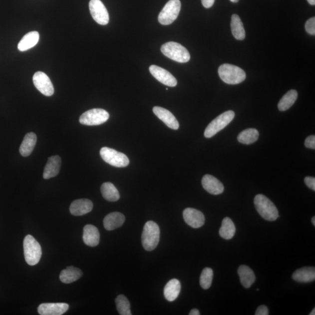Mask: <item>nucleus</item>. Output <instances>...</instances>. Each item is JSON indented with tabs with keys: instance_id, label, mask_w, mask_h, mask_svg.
<instances>
[{
	"instance_id": "1",
	"label": "nucleus",
	"mask_w": 315,
	"mask_h": 315,
	"mask_svg": "<svg viewBox=\"0 0 315 315\" xmlns=\"http://www.w3.org/2000/svg\"><path fill=\"white\" fill-rule=\"evenodd\" d=\"M160 238V229L158 225L152 221L145 223L142 234V244L147 251H152L157 248Z\"/></svg>"
},
{
	"instance_id": "2",
	"label": "nucleus",
	"mask_w": 315,
	"mask_h": 315,
	"mask_svg": "<svg viewBox=\"0 0 315 315\" xmlns=\"http://www.w3.org/2000/svg\"><path fill=\"white\" fill-rule=\"evenodd\" d=\"M254 204L256 210L265 220L273 221L279 217L278 209L267 197L263 195H256Z\"/></svg>"
},
{
	"instance_id": "3",
	"label": "nucleus",
	"mask_w": 315,
	"mask_h": 315,
	"mask_svg": "<svg viewBox=\"0 0 315 315\" xmlns=\"http://www.w3.org/2000/svg\"><path fill=\"white\" fill-rule=\"evenodd\" d=\"M220 77L226 84L235 85L245 81L247 75L242 68L230 64L221 65L219 68Z\"/></svg>"
},
{
	"instance_id": "4",
	"label": "nucleus",
	"mask_w": 315,
	"mask_h": 315,
	"mask_svg": "<svg viewBox=\"0 0 315 315\" xmlns=\"http://www.w3.org/2000/svg\"><path fill=\"white\" fill-rule=\"evenodd\" d=\"M161 50L165 56L178 63H187L190 59L189 51L182 44L174 41L164 44Z\"/></svg>"
},
{
	"instance_id": "5",
	"label": "nucleus",
	"mask_w": 315,
	"mask_h": 315,
	"mask_svg": "<svg viewBox=\"0 0 315 315\" xmlns=\"http://www.w3.org/2000/svg\"><path fill=\"white\" fill-rule=\"evenodd\" d=\"M23 250L27 264L34 266L39 263L41 256V248L39 242L32 235H27L24 239Z\"/></svg>"
},
{
	"instance_id": "6",
	"label": "nucleus",
	"mask_w": 315,
	"mask_h": 315,
	"mask_svg": "<svg viewBox=\"0 0 315 315\" xmlns=\"http://www.w3.org/2000/svg\"><path fill=\"white\" fill-rule=\"evenodd\" d=\"M235 117V113L233 110H228L216 117L207 127L204 131V136L211 138L215 136L219 131L227 126Z\"/></svg>"
},
{
	"instance_id": "7",
	"label": "nucleus",
	"mask_w": 315,
	"mask_h": 315,
	"mask_svg": "<svg viewBox=\"0 0 315 315\" xmlns=\"http://www.w3.org/2000/svg\"><path fill=\"white\" fill-rule=\"evenodd\" d=\"M181 9L180 0H169L159 14V22L163 25H170L177 19Z\"/></svg>"
},
{
	"instance_id": "8",
	"label": "nucleus",
	"mask_w": 315,
	"mask_h": 315,
	"mask_svg": "<svg viewBox=\"0 0 315 315\" xmlns=\"http://www.w3.org/2000/svg\"><path fill=\"white\" fill-rule=\"evenodd\" d=\"M100 155L104 161L113 167L124 168L129 164V160L127 156L112 148L103 147L100 151Z\"/></svg>"
},
{
	"instance_id": "9",
	"label": "nucleus",
	"mask_w": 315,
	"mask_h": 315,
	"mask_svg": "<svg viewBox=\"0 0 315 315\" xmlns=\"http://www.w3.org/2000/svg\"><path fill=\"white\" fill-rule=\"evenodd\" d=\"M109 114L102 109H92L83 113L79 117V123L86 126H98L105 123Z\"/></svg>"
},
{
	"instance_id": "10",
	"label": "nucleus",
	"mask_w": 315,
	"mask_h": 315,
	"mask_svg": "<svg viewBox=\"0 0 315 315\" xmlns=\"http://www.w3.org/2000/svg\"><path fill=\"white\" fill-rule=\"evenodd\" d=\"M89 7L93 19L101 25H106L109 23V15L105 6L100 0H91Z\"/></svg>"
},
{
	"instance_id": "11",
	"label": "nucleus",
	"mask_w": 315,
	"mask_h": 315,
	"mask_svg": "<svg viewBox=\"0 0 315 315\" xmlns=\"http://www.w3.org/2000/svg\"><path fill=\"white\" fill-rule=\"evenodd\" d=\"M34 85L42 94L46 96L53 95L54 89L48 76L43 72L38 71L33 77Z\"/></svg>"
},
{
	"instance_id": "12",
	"label": "nucleus",
	"mask_w": 315,
	"mask_h": 315,
	"mask_svg": "<svg viewBox=\"0 0 315 315\" xmlns=\"http://www.w3.org/2000/svg\"><path fill=\"white\" fill-rule=\"evenodd\" d=\"M149 70L152 76L162 84L171 87H175L177 85L178 82L174 76L165 69L152 65L149 68Z\"/></svg>"
},
{
	"instance_id": "13",
	"label": "nucleus",
	"mask_w": 315,
	"mask_h": 315,
	"mask_svg": "<svg viewBox=\"0 0 315 315\" xmlns=\"http://www.w3.org/2000/svg\"><path fill=\"white\" fill-rule=\"evenodd\" d=\"M185 223L193 228L202 227L205 223V217L200 211L187 208L183 212Z\"/></svg>"
},
{
	"instance_id": "14",
	"label": "nucleus",
	"mask_w": 315,
	"mask_h": 315,
	"mask_svg": "<svg viewBox=\"0 0 315 315\" xmlns=\"http://www.w3.org/2000/svg\"><path fill=\"white\" fill-rule=\"evenodd\" d=\"M69 306L65 303H43L38 307L41 315H61L68 311Z\"/></svg>"
},
{
	"instance_id": "15",
	"label": "nucleus",
	"mask_w": 315,
	"mask_h": 315,
	"mask_svg": "<svg viewBox=\"0 0 315 315\" xmlns=\"http://www.w3.org/2000/svg\"><path fill=\"white\" fill-rule=\"evenodd\" d=\"M202 183L203 188L212 195H219L224 192V186L223 183L212 175H204Z\"/></svg>"
},
{
	"instance_id": "16",
	"label": "nucleus",
	"mask_w": 315,
	"mask_h": 315,
	"mask_svg": "<svg viewBox=\"0 0 315 315\" xmlns=\"http://www.w3.org/2000/svg\"><path fill=\"white\" fill-rule=\"evenodd\" d=\"M153 112L159 119L163 122L168 127L173 130H178L179 124L177 119L173 114L168 110L161 108V107L155 106L153 108Z\"/></svg>"
},
{
	"instance_id": "17",
	"label": "nucleus",
	"mask_w": 315,
	"mask_h": 315,
	"mask_svg": "<svg viewBox=\"0 0 315 315\" xmlns=\"http://www.w3.org/2000/svg\"><path fill=\"white\" fill-rule=\"evenodd\" d=\"M93 203L88 199H78L74 201L70 207V213L74 216H81L91 212Z\"/></svg>"
},
{
	"instance_id": "18",
	"label": "nucleus",
	"mask_w": 315,
	"mask_h": 315,
	"mask_svg": "<svg viewBox=\"0 0 315 315\" xmlns=\"http://www.w3.org/2000/svg\"><path fill=\"white\" fill-rule=\"evenodd\" d=\"M82 238L85 244L88 247H96L100 241V234L98 228L92 225H86L84 228Z\"/></svg>"
},
{
	"instance_id": "19",
	"label": "nucleus",
	"mask_w": 315,
	"mask_h": 315,
	"mask_svg": "<svg viewBox=\"0 0 315 315\" xmlns=\"http://www.w3.org/2000/svg\"><path fill=\"white\" fill-rule=\"evenodd\" d=\"M61 160L59 156H52L48 158L44 169L43 178L48 179L56 176L59 173Z\"/></svg>"
},
{
	"instance_id": "20",
	"label": "nucleus",
	"mask_w": 315,
	"mask_h": 315,
	"mask_svg": "<svg viewBox=\"0 0 315 315\" xmlns=\"http://www.w3.org/2000/svg\"><path fill=\"white\" fill-rule=\"evenodd\" d=\"M125 222V217L119 212H113L108 214L103 220V226L108 231L117 229L123 226Z\"/></svg>"
},
{
	"instance_id": "21",
	"label": "nucleus",
	"mask_w": 315,
	"mask_h": 315,
	"mask_svg": "<svg viewBox=\"0 0 315 315\" xmlns=\"http://www.w3.org/2000/svg\"><path fill=\"white\" fill-rule=\"evenodd\" d=\"M293 279L299 283H308L315 281V269L314 267H304L293 273Z\"/></svg>"
},
{
	"instance_id": "22",
	"label": "nucleus",
	"mask_w": 315,
	"mask_h": 315,
	"mask_svg": "<svg viewBox=\"0 0 315 315\" xmlns=\"http://www.w3.org/2000/svg\"><path fill=\"white\" fill-rule=\"evenodd\" d=\"M181 283L177 279H172L166 285L164 294L165 299L172 302L178 297L181 292Z\"/></svg>"
},
{
	"instance_id": "23",
	"label": "nucleus",
	"mask_w": 315,
	"mask_h": 315,
	"mask_svg": "<svg viewBox=\"0 0 315 315\" xmlns=\"http://www.w3.org/2000/svg\"><path fill=\"white\" fill-rule=\"evenodd\" d=\"M39 40V33L36 31L27 33L22 37L18 44L19 51H25L35 46Z\"/></svg>"
},
{
	"instance_id": "24",
	"label": "nucleus",
	"mask_w": 315,
	"mask_h": 315,
	"mask_svg": "<svg viewBox=\"0 0 315 315\" xmlns=\"http://www.w3.org/2000/svg\"><path fill=\"white\" fill-rule=\"evenodd\" d=\"M37 141L36 135L29 133L25 135L19 148L20 154L24 157H28L32 153Z\"/></svg>"
},
{
	"instance_id": "25",
	"label": "nucleus",
	"mask_w": 315,
	"mask_h": 315,
	"mask_svg": "<svg viewBox=\"0 0 315 315\" xmlns=\"http://www.w3.org/2000/svg\"><path fill=\"white\" fill-rule=\"evenodd\" d=\"M242 285L246 289L250 288L256 280L254 272L247 266L242 265L238 270Z\"/></svg>"
},
{
	"instance_id": "26",
	"label": "nucleus",
	"mask_w": 315,
	"mask_h": 315,
	"mask_svg": "<svg viewBox=\"0 0 315 315\" xmlns=\"http://www.w3.org/2000/svg\"><path fill=\"white\" fill-rule=\"evenodd\" d=\"M82 275V273L80 269L74 268L73 266H69L61 271L60 280L64 284H70L80 279Z\"/></svg>"
},
{
	"instance_id": "27",
	"label": "nucleus",
	"mask_w": 315,
	"mask_h": 315,
	"mask_svg": "<svg viewBox=\"0 0 315 315\" xmlns=\"http://www.w3.org/2000/svg\"><path fill=\"white\" fill-rule=\"evenodd\" d=\"M231 27L232 33L235 39L237 40H244L245 38L246 33L243 23H242L240 17L237 14L232 16Z\"/></svg>"
},
{
	"instance_id": "28",
	"label": "nucleus",
	"mask_w": 315,
	"mask_h": 315,
	"mask_svg": "<svg viewBox=\"0 0 315 315\" xmlns=\"http://www.w3.org/2000/svg\"><path fill=\"white\" fill-rule=\"evenodd\" d=\"M103 198L109 202H116L120 199V194L116 187L110 182L103 183L100 188Z\"/></svg>"
},
{
	"instance_id": "29",
	"label": "nucleus",
	"mask_w": 315,
	"mask_h": 315,
	"mask_svg": "<svg viewBox=\"0 0 315 315\" xmlns=\"http://www.w3.org/2000/svg\"><path fill=\"white\" fill-rule=\"evenodd\" d=\"M235 231L236 228L233 221L230 218H225L219 231L220 236L225 240H229L234 237Z\"/></svg>"
},
{
	"instance_id": "30",
	"label": "nucleus",
	"mask_w": 315,
	"mask_h": 315,
	"mask_svg": "<svg viewBox=\"0 0 315 315\" xmlns=\"http://www.w3.org/2000/svg\"><path fill=\"white\" fill-rule=\"evenodd\" d=\"M298 98V92L296 90H290L283 96L278 104V108L280 111H286L295 103Z\"/></svg>"
},
{
	"instance_id": "31",
	"label": "nucleus",
	"mask_w": 315,
	"mask_h": 315,
	"mask_svg": "<svg viewBox=\"0 0 315 315\" xmlns=\"http://www.w3.org/2000/svg\"><path fill=\"white\" fill-rule=\"evenodd\" d=\"M259 131L255 129H248L238 135V140L241 143L249 145L255 143L258 140Z\"/></svg>"
},
{
	"instance_id": "32",
	"label": "nucleus",
	"mask_w": 315,
	"mask_h": 315,
	"mask_svg": "<svg viewBox=\"0 0 315 315\" xmlns=\"http://www.w3.org/2000/svg\"><path fill=\"white\" fill-rule=\"evenodd\" d=\"M117 310L121 315H131L129 300L123 295L117 296L115 300Z\"/></svg>"
},
{
	"instance_id": "33",
	"label": "nucleus",
	"mask_w": 315,
	"mask_h": 315,
	"mask_svg": "<svg viewBox=\"0 0 315 315\" xmlns=\"http://www.w3.org/2000/svg\"><path fill=\"white\" fill-rule=\"evenodd\" d=\"M213 279V271L212 269L206 268L203 269L200 278V285L204 290L210 288Z\"/></svg>"
},
{
	"instance_id": "34",
	"label": "nucleus",
	"mask_w": 315,
	"mask_h": 315,
	"mask_svg": "<svg viewBox=\"0 0 315 315\" xmlns=\"http://www.w3.org/2000/svg\"><path fill=\"white\" fill-rule=\"evenodd\" d=\"M306 29L307 32L312 34V35H315V18L313 17L308 19L306 23Z\"/></svg>"
},
{
	"instance_id": "35",
	"label": "nucleus",
	"mask_w": 315,
	"mask_h": 315,
	"mask_svg": "<svg viewBox=\"0 0 315 315\" xmlns=\"http://www.w3.org/2000/svg\"><path fill=\"white\" fill-rule=\"evenodd\" d=\"M305 145L308 148L315 149V136L314 135L310 136L307 138L306 141H305Z\"/></svg>"
},
{
	"instance_id": "36",
	"label": "nucleus",
	"mask_w": 315,
	"mask_h": 315,
	"mask_svg": "<svg viewBox=\"0 0 315 315\" xmlns=\"http://www.w3.org/2000/svg\"><path fill=\"white\" fill-rule=\"evenodd\" d=\"M304 181L308 188L315 191V178L314 177L307 176L305 178Z\"/></svg>"
},
{
	"instance_id": "37",
	"label": "nucleus",
	"mask_w": 315,
	"mask_h": 315,
	"mask_svg": "<svg viewBox=\"0 0 315 315\" xmlns=\"http://www.w3.org/2000/svg\"><path fill=\"white\" fill-rule=\"evenodd\" d=\"M256 315H268L269 310L267 307L265 306H261L258 307L256 311Z\"/></svg>"
},
{
	"instance_id": "38",
	"label": "nucleus",
	"mask_w": 315,
	"mask_h": 315,
	"mask_svg": "<svg viewBox=\"0 0 315 315\" xmlns=\"http://www.w3.org/2000/svg\"><path fill=\"white\" fill-rule=\"evenodd\" d=\"M215 0H202L203 5L206 8L212 7L214 5Z\"/></svg>"
},
{
	"instance_id": "39",
	"label": "nucleus",
	"mask_w": 315,
	"mask_h": 315,
	"mask_svg": "<svg viewBox=\"0 0 315 315\" xmlns=\"http://www.w3.org/2000/svg\"><path fill=\"white\" fill-rule=\"evenodd\" d=\"M200 313L198 310L193 309L190 312L189 315H200Z\"/></svg>"
},
{
	"instance_id": "40",
	"label": "nucleus",
	"mask_w": 315,
	"mask_h": 315,
	"mask_svg": "<svg viewBox=\"0 0 315 315\" xmlns=\"http://www.w3.org/2000/svg\"><path fill=\"white\" fill-rule=\"evenodd\" d=\"M308 2L312 5H315V0H307Z\"/></svg>"
},
{
	"instance_id": "41",
	"label": "nucleus",
	"mask_w": 315,
	"mask_h": 315,
	"mask_svg": "<svg viewBox=\"0 0 315 315\" xmlns=\"http://www.w3.org/2000/svg\"><path fill=\"white\" fill-rule=\"evenodd\" d=\"M312 223H313L314 226H315V217H314L313 219H312Z\"/></svg>"
},
{
	"instance_id": "42",
	"label": "nucleus",
	"mask_w": 315,
	"mask_h": 315,
	"mask_svg": "<svg viewBox=\"0 0 315 315\" xmlns=\"http://www.w3.org/2000/svg\"><path fill=\"white\" fill-rule=\"evenodd\" d=\"M315 315V309L314 308L313 311L311 312V313L310 314V315Z\"/></svg>"
},
{
	"instance_id": "43",
	"label": "nucleus",
	"mask_w": 315,
	"mask_h": 315,
	"mask_svg": "<svg viewBox=\"0 0 315 315\" xmlns=\"http://www.w3.org/2000/svg\"><path fill=\"white\" fill-rule=\"evenodd\" d=\"M230 1L232 2H238L239 0H230Z\"/></svg>"
}]
</instances>
